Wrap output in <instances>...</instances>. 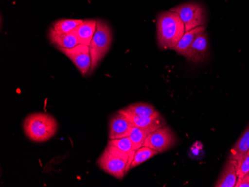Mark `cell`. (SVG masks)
<instances>
[{
	"label": "cell",
	"instance_id": "3",
	"mask_svg": "<svg viewBox=\"0 0 249 187\" xmlns=\"http://www.w3.org/2000/svg\"><path fill=\"white\" fill-rule=\"evenodd\" d=\"M132 159L127 152L107 143L98 158V167L105 172L118 180H123L130 170Z\"/></svg>",
	"mask_w": 249,
	"mask_h": 187
},
{
	"label": "cell",
	"instance_id": "9",
	"mask_svg": "<svg viewBox=\"0 0 249 187\" xmlns=\"http://www.w3.org/2000/svg\"><path fill=\"white\" fill-rule=\"evenodd\" d=\"M208 54V32L201 33L194 40L189 51L187 60L190 62L200 63L205 61Z\"/></svg>",
	"mask_w": 249,
	"mask_h": 187
},
{
	"label": "cell",
	"instance_id": "20",
	"mask_svg": "<svg viewBox=\"0 0 249 187\" xmlns=\"http://www.w3.org/2000/svg\"><path fill=\"white\" fill-rule=\"evenodd\" d=\"M107 143L116 146L123 152H127L133 160L134 153H135L137 149H136L135 146H134V143L130 139L129 136L120 138V139H109Z\"/></svg>",
	"mask_w": 249,
	"mask_h": 187
},
{
	"label": "cell",
	"instance_id": "18",
	"mask_svg": "<svg viewBox=\"0 0 249 187\" xmlns=\"http://www.w3.org/2000/svg\"><path fill=\"white\" fill-rule=\"evenodd\" d=\"M158 153H159V152L151 149V148L147 147V146H142V147L136 151L134 158H133L132 162H131L130 170L136 168L146 160L155 157Z\"/></svg>",
	"mask_w": 249,
	"mask_h": 187
},
{
	"label": "cell",
	"instance_id": "4",
	"mask_svg": "<svg viewBox=\"0 0 249 187\" xmlns=\"http://www.w3.org/2000/svg\"><path fill=\"white\" fill-rule=\"evenodd\" d=\"M112 39L111 29L109 25L105 21L98 19L96 32L89 45L91 56V68L89 74L94 72L99 63L103 61L108 52Z\"/></svg>",
	"mask_w": 249,
	"mask_h": 187
},
{
	"label": "cell",
	"instance_id": "11",
	"mask_svg": "<svg viewBox=\"0 0 249 187\" xmlns=\"http://www.w3.org/2000/svg\"><path fill=\"white\" fill-rule=\"evenodd\" d=\"M129 119L134 126L154 131L158 128L166 126V121L162 117L161 114L156 111L154 115L151 117H137V116L126 115Z\"/></svg>",
	"mask_w": 249,
	"mask_h": 187
},
{
	"label": "cell",
	"instance_id": "10",
	"mask_svg": "<svg viewBox=\"0 0 249 187\" xmlns=\"http://www.w3.org/2000/svg\"><path fill=\"white\" fill-rule=\"evenodd\" d=\"M237 180H238L237 163L236 160L229 159L225 163L220 176L213 187H235Z\"/></svg>",
	"mask_w": 249,
	"mask_h": 187
},
{
	"label": "cell",
	"instance_id": "16",
	"mask_svg": "<svg viewBox=\"0 0 249 187\" xmlns=\"http://www.w3.org/2000/svg\"><path fill=\"white\" fill-rule=\"evenodd\" d=\"M119 112L125 115L137 116V117H151L156 112V109L153 105L147 103H134L128 107L120 109Z\"/></svg>",
	"mask_w": 249,
	"mask_h": 187
},
{
	"label": "cell",
	"instance_id": "15",
	"mask_svg": "<svg viewBox=\"0 0 249 187\" xmlns=\"http://www.w3.org/2000/svg\"><path fill=\"white\" fill-rule=\"evenodd\" d=\"M249 150V125L245 129L237 141L235 142L229 153V159L238 163Z\"/></svg>",
	"mask_w": 249,
	"mask_h": 187
},
{
	"label": "cell",
	"instance_id": "13",
	"mask_svg": "<svg viewBox=\"0 0 249 187\" xmlns=\"http://www.w3.org/2000/svg\"><path fill=\"white\" fill-rule=\"evenodd\" d=\"M96 19H83L82 23L73 31L79 44L89 45L96 32Z\"/></svg>",
	"mask_w": 249,
	"mask_h": 187
},
{
	"label": "cell",
	"instance_id": "1",
	"mask_svg": "<svg viewBox=\"0 0 249 187\" xmlns=\"http://www.w3.org/2000/svg\"><path fill=\"white\" fill-rule=\"evenodd\" d=\"M157 42L161 50H173L185 34L183 21L176 12H162L157 19Z\"/></svg>",
	"mask_w": 249,
	"mask_h": 187
},
{
	"label": "cell",
	"instance_id": "2",
	"mask_svg": "<svg viewBox=\"0 0 249 187\" xmlns=\"http://www.w3.org/2000/svg\"><path fill=\"white\" fill-rule=\"evenodd\" d=\"M58 124L54 117L47 113H34L25 119L23 130L30 140L43 142L57 133Z\"/></svg>",
	"mask_w": 249,
	"mask_h": 187
},
{
	"label": "cell",
	"instance_id": "17",
	"mask_svg": "<svg viewBox=\"0 0 249 187\" xmlns=\"http://www.w3.org/2000/svg\"><path fill=\"white\" fill-rule=\"evenodd\" d=\"M82 21L83 19H58L53 23L50 29L57 34H67L73 32L82 23Z\"/></svg>",
	"mask_w": 249,
	"mask_h": 187
},
{
	"label": "cell",
	"instance_id": "21",
	"mask_svg": "<svg viewBox=\"0 0 249 187\" xmlns=\"http://www.w3.org/2000/svg\"><path fill=\"white\" fill-rule=\"evenodd\" d=\"M237 163V175L238 178L244 177L249 174V150L244 157Z\"/></svg>",
	"mask_w": 249,
	"mask_h": 187
},
{
	"label": "cell",
	"instance_id": "6",
	"mask_svg": "<svg viewBox=\"0 0 249 187\" xmlns=\"http://www.w3.org/2000/svg\"><path fill=\"white\" fill-rule=\"evenodd\" d=\"M177 136L174 132L166 125L152 132L145 139L143 146L163 153L172 149L177 143Z\"/></svg>",
	"mask_w": 249,
	"mask_h": 187
},
{
	"label": "cell",
	"instance_id": "22",
	"mask_svg": "<svg viewBox=\"0 0 249 187\" xmlns=\"http://www.w3.org/2000/svg\"><path fill=\"white\" fill-rule=\"evenodd\" d=\"M235 187H249V174L242 178H238Z\"/></svg>",
	"mask_w": 249,
	"mask_h": 187
},
{
	"label": "cell",
	"instance_id": "14",
	"mask_svg": "<svg viewBox=\"0 0 249 187\" xmlns=\"http://www.w3.org/2000/svg\"><path fill=\"white\" fill-rule=\"evenodd\" d=\"M49 39L50 43L58 49H71L79 44L73 32L67 34H57L50 29Z\"/></svg>",
	"mask_w": 249,
	"mask_h": 187
},
{
	"label": "cell",
	"instance_id": "19",
	"mask_svg": "<svg viewBox=\"0 0 249 187\" xmlns=\"http://www.w3.org/2000/svg\"><path fill=\"white\" fill-rule=\"evenodd\" d=\"M152 132H153V131H151V130L133 126L128 136L134 143L136 149L138 150V149L143 146L145 139Z\"/></svg>",
	"mask_w": 249,
	"mask_h": 187
},
{
	"label": "cell",
	"instance_id": "12",
	"mask_svg": "<svg viewBox=\"0 0 249 187\" xmlns=\"http://www.w3.org/2000/svg\"><path fill=\"white\" fill-rule=\"evenodd\" d=\"M205 32H206V26H199V27L186 32L185 34L179 40L178 43L174 47L173 50H175L177 54H180L181 56H184L187 59L190 47H191L194 40L199 34Z\"/></svg>",
	"mask_w": 249,
	"mask_h": 187
},
{
	"label": "cell",
	"instance_id": "7",
	"mask_svg": "<svg viewBox=\"0 0 249 187\" xmlns=\"http://www.w3.org/2000/svg\"><path fill=\"white\" fill-rule=\"evenodd\" d=\"M58 50L73 63L82 76L89 75L91 68V56L89 46L78 44L73 48L58 49Z\"/></svg>",
	"mask_w": 249,
	"mask_h": 187
},
{
	"label": "cell",
	"instance_id": "8",
	"mask_svg": "<svg viewBox=\"0 0 249 187\" xmlns=\"http://www.w3.org/2000/svg\"><path fill=\"white\" fill-rule=\"evenodd\" d=\"M133 126L128 117L118 111L109 119L108 139H120L129 136Z\"/></svg>",
	"mask_w": 249,
	"mask_h": 187
},
{
	"label": "cell",
	"instance_id": "5",
	"mask_svg": "<svg viewBox=\"0 0 249 187\" xmlns=\"http://www.w3.org/2000/svg\"><path fill=\"white\" fill-rule=\"evenodd\" d=\"M170 11L176 12L185 26L186 32L205 26L207 23L206 10L198 2H190L180 4L171 8Z\"/></svg>",
	"mask_w": 249,
	"mask_h": 187
}]
</instances>
